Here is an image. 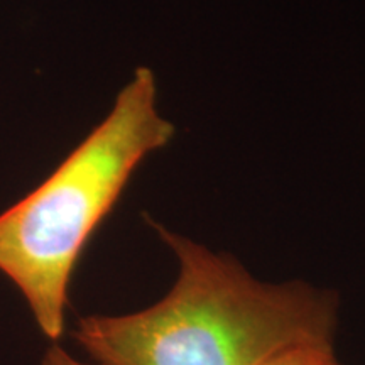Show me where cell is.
<instances>
[{"instance_id":"cell-1","label":"cell","mask_w":365,"mask_h":365,"mask_svg":"<svg viewBox=\"0 0 365 365\" xmlns=\"http://www.w3.org/2000/svg\"><path fill=\"white\" fill-rule=\"evenodd\" d=\"M150 225L176 255V282L140 312L78 319L73 336L97 365H262L289 346L333 344L336 294L262 282L232 255Z\"/></svg>"},{"instance_id":"cell-2","label":"cell","mask_w":365,"mask_h":365,"mask_svg":"<svg viewBox=\"0 0 365 365\" xmlns=\"http://www.w3.org/2000/svg\"><path fill=\"white\" fill-rule=\"evenodd\" d=\"M175 137L158 108L156 76L139 66L110 112L43 182L0 213V272L19 289L48 339L65 331L80 255L140 163Z\"/></svg>"},{"instance_id":"cell-3","label":"cell","mask_w":365,"mask_h":365,"mask_svg":"<svg viewBox=\"0 0 365 365\" xmlns=\"http://www.w3.org/2000/svg\"><path fill=\"white\" fill-rule=\"evenodd\" d=\"M262 365H344L333 352V344L296 345L272 355Z\"/></svg>"},{"instance_id":"cell-4","label":"cell","mask_w":365,"mask_h":365,"mask_svg":"<svg viewBox=\"0 0 365 365\" xmlns=\"http://www.w3.org/2000/svg\"><path fill=\"white\" fill-rule=\"evenodd\" d=\"M41 365H88V364L80 362V360H76L73 355L68 354L65 349L54 345L44 354Z\"/></svg>"}]
</instances>
